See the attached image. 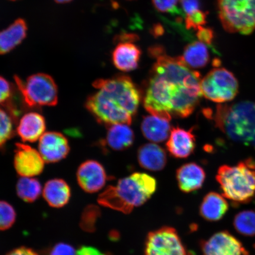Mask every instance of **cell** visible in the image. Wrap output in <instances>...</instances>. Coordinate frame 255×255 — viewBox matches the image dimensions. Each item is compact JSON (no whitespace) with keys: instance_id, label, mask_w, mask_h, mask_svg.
<instances>
[{"instance_id":"obj_1","label":"cell","mask_w":255,"mask_h":255,"mask_svg":"<svg viewBox=\"0 0 255 255\" xmlns=\"http://www.w3.org/2000/svg\"><path fill=\"white\" fill-rule=\"evenodd\" d=\"M146 85L143 107L153 116L170 121L187 118L202 98L201 75L185 65L180 57L164 52L155 57Z\"/></svg>"},{"instance_id":"obj_2","label":"cell","mask_w":255,"mask_h":255,"mask_svg":"<svg viewBox=\"0 0 255 255\" xmlns=\"http://www.w3.org/2000/svg\"><path fill=\"white\" fill-rule=\"evenodd\" d=\"M97 89L89 96L86 108L98 122L107 126L130 125L138 109L141 95L129 76L119 75L95 81Z\"/></svg>"},{"instance_id":"obj_3","label":"cell","mask_w":255,"mask_h":255,"mask_svg":"<svg viewBox=\"0 0 255 255\" xmlns=\"http://www.w3.org/2000/svg\"><path fill=\"white\" fill-rule=\"evenodd\" d=\"M157 181L151 175L135 173L108 186L98 197V203L126 214L147 202L157 190Z\"/></svg>"},{"instance_id":"obj_4","label":"cell","mask_w":255,"mask_h":255,"mask_svg":"<svg viewBox=\"0 0 255 255\" xmlns=\"http://www.w3.org/2000/svg\"><path fill=\"white\" fill-rule=\"evenodd\" d=\"M215 125L232 141L255 149V103L219 104L213 116Z\"/></svg>"},{"instance_id":"obj_5","label":"cell","mask_w":255,"mask_h":255,"mask_svg":"<svg viewBox=\"0 0 255 255\" xmlns=\"http://www.w3.org/2000/svg\"><path fill=\"white\" fill-rule=\"evenodd\" d=\"M216 180L225 198L235 204L250 202L255 194V162L250 159L232 166L222 165Z\"/></svg>"},{"instance_id":"obj_6","label":"cell","mask_w":255,"mask_h":255,"mask_svg":"<svg viewBox=\"0 0 255 255\" xmlns=\"http://www.w3.org/2000/svg\"><path fill=\"white\" fill-rule=\"evenodd\" d=\"M218 10L229 33L247 35L255 31V0H218Z\"/></svg>"},{"instance_id":"obj_7","label":"cell","mask_w":255,"mask_h":255,"mask_svg":"<svg viewBox=\"0 0 255 255\" xmlns=\"http://www.w3.org/2000/svg\"><path fill=\"white\" fill-rule=\"evenodd\" d=\"M15 81L25 103L30 107H53L58 101V90L54 79L45 73H36L23 81Z\"/></svg>"},{"instance_id":"obj_8","label":"cell","mask_w":255,"mask_h":255,"mask_svg":"<svg viewBox=\"0 0 255 255\" xmlns=\"http://www.w3.org/2000/svg\"><path fill=\"white\" fill-rule=\"evenodd\" d=\"M200 87L204 97L219 104L232 101L239 92L237 78L223 68H216L210 71L201 81Z\"/></svg>"},{"instance_id":"obj_9","label":"cell","mask_w":255,"mask_h":255,"mask_svg":"<svg viewBox=\"0 0 255 255\" xmlns=\"http://www.w3.org/2000/svg\"><path fill=\"white\" fill-rule=\"evenodd\" d=\"M144 255H187L179 235L173 228L164 227L149 233Z\"/></svg>"},{"instance_id":"obj_10","label":"cell","mask_w":255,"mask_h":255,"mask_svg":"<svg viewBox=\"0 0 255 255\" xmlns=\"http://www.w3.org/2000/svg\"><path fill=\"white\" fill-rule=\"evenodd\" d=\"M45 162L39 150L25 143L16 145L14 165L21 177H34L40 175Z\"/></svg>"},{"instance_id":"obj_11","label":"cell","mask_w":255,"mask_h":255,"mask_svg":"<svg viewBox=\"0 0 255 255\" xmlns=\"http://www.w3.org/2000/svg\"><path fill=\"white\" fill-rule=\"evenodd\" d=\"M203 255H250L237 238L227 231L216 233L201 243Z\"/></svg>"},{"instance_id":"obj_12","label":"cell","mask_w":255,"mask_h":255,"mask_svg":"<svg viewBox=\"0 0 255 255\" xmlns=\"http://www.w3.org/2000/svg\"><path fill=\"white\" fill-rule=\"evenodd\" d=\"M78 183L83 190L88 193L98 192L108 180L103 165L95 160H88L80 165L76 173Z\"/></svg>"},{"instance_id":"obj_13","label":"cell","mask_w":255,"mask_h":255,"mask_svg":"<svg viewBox=\"0 0 255 255\" xmlns=\"http://www.w3.org/2000/svg\"><path fill=\"white\" fill-rule=\"evenodd\" d=\"M39 141V151L46 162L54 163L62 161L69 154L68 140L61 133L46 132Z\"/></svg>"},{"instance_id":"obj_14","label":"cell","mask_w":255,"mask_h":255,"mask_svg":"<svg viewBox=\"0 0 255 255\" xmlns=\"http://www.w3.org/2000/svg\"><path fill=\"white\" fill-rule=\"evenodd\" d=\"M167 148L172 156L186 158L193 154L196 147V138L191 130L174 127L171 129L166 143Z\"/></svg>"},{"instance_id":"obj_15","label":"cell","mask_w":255,"mask_h":255,"mask_svg":"<svg viewBox=\"0 0 255 255\" xmlns=\"http://www.w3.org/2000/svg\"><path fill=\"white\" fill-rule=\"evenodd\" d=\"M46 121L36 112H30L22 117L15 128L22 141L34 142L39 140L46 132Z\"/></svg>"},{"instance_id":"obj_16","label":"cell","mask_w":255,"mask_h":255,"mask_svg":"<svg viewBox=\"0 0 255 255\" xmlns=\"http://www.w3.org/2000/svg\"><path fill=\"white\" fill-rule=\"evenodd\" d=\"M142 52L138 46L130 42H121L115 48L112 60L115 67L128 72L138 68Z\"/></svg>"},{"instance_id":"obj_17","label":"cell","mask_w":255,"mask_h":255,"mask_svg":"<svg viewBox=\"0 0 255 255\" xmlns=\"http://www.w3.org/2000/svg\"><path fill=\"white\" fill-rule=\"evenodd\" d=\"M176 178L180 189L187 193L202 188L205 182L206 173L200 165L190 162L178 169Z\"/></svg>"},{"instance_id":"obj_18","label":"cell","mask_w":255,"mask_h":255,"mask_svg":"<svg viewBox=\"0 0 255 255\" xmlns=\"http://www.w3.org/2000/svg\"><path fill=\"white\" fill-rule=\"evenodd\" d=\"M140 166L152 171H161L166 165L167 158L164 149L154 143L140 147L137 155Z\"/></svg>"},{"instance_id":"obj_19","label":"cell","mask_w":255,"mask_h":255,"mask_svg":"<svg viewBox=\"0 0 255 255\" xmlns=\"http://www.w3.org/2000/svg\"><path fill=\"white\" fill-rule=\"evenodd\" d=\"M27 25L23 19L18 18L5 29L0 31V55H5L15 49L25 38Z\"/></svg>"},{"instance_id":"obj_20","label":"cell","mask_w":255,"mask_h":255,"mask_svg":"<svg viewBox=\"0 0 255 255\" xmlns=\"http://www.w3.org/2000/svg\"><path fill=\"white\" fill-rule=\"evenodd\" d=\"M170 121L153 115L146 116L141 124L142 134L149 141L158 143L164 142L170 134L172 128Z\"/></svg>"},{"instance_id":"obj_21","label":"cell","mask_w":255,"mask_h":255,"mask_svg":"<svg viewBox=\"0 0 255 255\" xmlns=\"http://www.w3.org/2000/svg\"><path fill=\"white\" fill-rule=\"evenodd\" d=\"M43 195L49 206L60 208L69 202L71 196V188L65 180L55 178L48 181L44 185Z\"/></svg>"},{"instance_id":"obj_22","label":"cell","mask_w":255,"mask_h":255,"mask_svg":"<svg viewBox=\"0 0 255 255\" xmlns=\"http://www.w3.org/2000/svg\"><path fill=\"white\" fill-rule=\"evenodd\" d=\"M228 210L229 204L225 197L216 192L207 194L200 206V215L209 222L220 221Z\"/></svg>"},{"instance_id":"obj_23","label":"cell","mask_w":255,"mask_h":255,"mask_svg":"<svg viewBox=\"0 0 255 255\" xmlns=\"http://www.w3.org/2000/svg\"><path fill=\"white\" fill-rule=\"evenodd\" d=\"M134 138V133L128 125L115 124L109 126L105 143L113 150L121 151L129 148Z\"/></svg>"},{"instance_id":"obj_24","label":"cell","mask_w":255,"mask_h":255,"mask_svg":"<svg viewBox=\"0 0 255 255\" xmlns=\"http://www.w3.org/2000/svg\"><path fill=\"white\" fill-rule=\"evenodd\" d=\"M180 57L185 65L191 69L205 68L210 60L206 44L199 41L187 44L184 48L183 56Z\"/></svg>"},{"instance_id":"obj_25","label":"cell","mask_w":255,"mask_h":255,"mask_svg":"<svg viewBox=\"0 0 255 255\" xmlns=\"http://www.w3.org/2000/svg\"><path fill=\"white\" fill-rule=\"evenodd\" d=\"M16 191L25 202L33 203L40 197L42 187L39 180L34 177H21L16 185Z\"/></svg>"},{"instance_id":"obj_26","label":"cell","mask_w":255,"mask_h":255,"mask_svg":"<svg viewBox=\"0 0 255 255\" xmlns=\"http://www.w3.org/2000/svg\"><path fill=\"white\" fill-rule=\"evenodd\" d=\"M14 118L12 109L0 107V148L14 135L15 131Z\"/></svg>"},{"instance_id":"obj_27","label":"cell","mask_w":255,"mask_h":255,"mask_svg":"<svg viewBox=\"0 0 255 255\" xmlns=\"http://www.w3.org/2000/svg\"><path fill=\"white\" fill-rule=\"evenodd\" d=\"M234 226L239 234L245 237L255 236V211L244 210L238 213L234 219Z\"/></svg>"},{"instance_id":"obj_28","label":"cell","mask_w":255,"mask_h":255,"mask_svg":"<svg viewBox=\"0 0 255 255\" xmlns=\"http://www.w3.org/2000/svg\"><path fill=\"white\" fill-rule=\"evenodd\" d=\"M16 213L10 204L0 200V231L7 230L15 222Z\"/></svg>"},{"instance_id":"obj_29","label":"cell","mask_w":255,"mask_h":255,"mask_svg":"<svg viewBox=\"0 0 255 255\" xmlns=\"http://www.w3.org/2000/svg\"><path fill=\"white\" fill-rule=\"evenodd\" d=\"M154 7L159 12L172 15H180L185 18V14L181 8L178 7L180 0H152Z\"/></svg>"},{"instance_id":"obj_30","label":"cell","mask_w":255,"mask_h":255,"mask_svg":"<svg viewBox=\"0 0 255 255\" xmlns=\"http://www.w3.org/2000/svg\"><path fill=\"white\" fill-rule=\"evenodd\" d=\"M207 12L199 9L185 16V27L188 30H198L207 23Z\"/></svg>"},{"instance_id":"obj_31","label":"cell","mask_w":255,"mask_h":255,"mask_svg":"<svg viewBox=\"0 0 255 255\" xmlns=\"http://www.w3.org/2000/svg\"><path fill=\"white\" fill-rule=\"evenodd\" d=\"M13 94L12 86L4 78L0 76V107L11 108L9 103Z\"/></svg>"},{"instance_id":"obj_32","label":"cell","mask_w":255,"mask_h":255,"mask_svg":"<svg viewBox=\"0 0 255 255\" xmlns=\"http://www.w3.org/2000/svg\"><path fill=\"white\" fill-rule=\"evenodd\" d=\"M49 255H76V252L71 245L59 243L52 248Z\"/></svg>"},{"instance_id":"obj_33","label":"cell","mask_w":255,"mask_h":255,"mask_svg":"<svg viewBox=\"0 0 255 255\" xmlns=\"http://www.w3.org/2000/svg\"><path fill=\"white\" fill-rule=\"evenodd\" d=\"M196 36L200 42L211 45L214 39V32L212 28L203 27L197 30Z\"/></svg>"},{"instance_id":"obj_34","label":"cell","mask_w":255,"mask_h":255,"mask_svg":"<svg viewBox=\"0 0 255 255\" xmlns=\"http://www.w3.org/2000/svg\"><path fill=\"white\" fill-rule=\"evenodd\" d=\"M180 4L185 16L193 13L201 8L200 0H180Z\"/></svg>"},{"instance_id":"obj_35","label":"cell","mask_w":255,"mask_h":255,"mask_svg":"<svg viewBox=\"0 0 255 255\" xmlns=\"http://www.w3.org/2000/svg\"><path fill=\"white\" fill-rule=\"evenodd\" d=\"M93 208L94 207H89L88 209L85 210L84 216L82 217L81 226L86 231H91L92 229L91 226H94L93 223L91 222L92 221L95 222L96 218H97L96 213H94L96 209Z\"/></svg>"},{"instance_id":"obj_36","label":"cell","mask_w":255,"mask_h":255,"mask_svg":"<svg viewBox=\"0 0 255 255\" xmlns=\"http://www.w3.org/2000/svg\"><path fill=\"white\" fill-rule=\"evenodd\" d=\"M76 255H107L98 249L92 247L83 246L76 252Z\"/></svg>"},{"instance_id":"obj_37","label":"cell","mask_w":255,"mask_h":255,"mask_svg":"<svg viewBox=\"0 0 255 255\" xmlns=\"http://www.w3.org/2000/svg\"><path fill=\"white\" fill-rule=\"evenodd\" d=\"M6 255H39L36 252L26 247H20L9 252Z\"/></svg>"},{"instance_id":"obj_38","label":"cell","mask_w":255,"mask_h":255,"mask_svg":"<svg viewBox=\"0 0 255 255\" xmlns=\"http://www.w3.org/2000/svg\"><path fill=\"white\" fill-rule=\"evenodd\" d=\"M153 34H154L156 36H161V35L164 33L163 28L161 27L160 25H155L154 28H153Z\"/></svg>"},{"instance_id":"obj_39","label":"cell","mask_w":255,"mask_h":255,"mask_svg":"<svg viewBox=\"0 0 255 255\" xmlns=\"http://www.w3.org/2000/svg\"><path fill=\"white\" fill-rule=\"evenodd\" d=\"M55 1L59 4H65V3L71 2L72 0H55Z\"/></svg>"},{"instance_id":"obj_40","label":"cell","mask_w":255,"mask_h":255,"mask_svg":"<svg viewBox=\"0 0 255 255\" xmlns=\"http://www.w3.org/2000/svg\"><path fill=\"white\" fill-rule=\"evenodd\" d=\"M127 1H132V0H127Z\"/></svg>"},{"instance_id":"obj_41","label":"cell","mask_w":255,"mask_h":255,"mask_svg":"<svg viewBox=\"0 0 255 255\" xmlns=\"http://www.w3.org/2000/svg\"><path fill=\"white\" fill-rule=\"evenodd\" d=\"M254 248H255V244L254 245Z\"/></svg>"},{"instance_id":"obj_42","label":"cell","mask_w":255,"mask_h":255,"mask_svg":"<svg viewBox=\"0 0 255 255\" xmlns=\"http://www.w3.org/2000/svg\"><path fill=\"white\" fill-rule=\"evenodd\" d=\"M12 1H15V0H12Z\"/></svg>"}]
</instances>
